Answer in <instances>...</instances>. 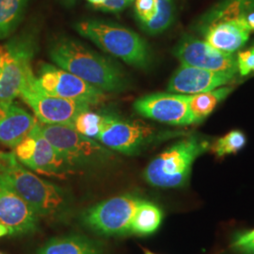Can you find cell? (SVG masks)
Segmentation results:
<instances>
[{
  "mask_svg": "<svg viewBox=\"0 0 254 254\" xmlns=\"http://www.w3.org/2000/svg\"><path fill=\"white\" fill-rule=\"evenodd\" d=\"M49 57L56 66L101 91L121 92L128 87L127 75L120 66L74 39H57L49 47Z\"/></svg>",
  "mask_w": 254,
  "mask_h": 254,
  "instance_id": "cell-1",
  "label": "cell"
},
{
  "mask_svg": "<svg viewBox=\"0 0 254 254\" xmlns=\"http://www.w3.org/2000/svg\"><path fill=\"white\" fill-rule=\"evenodd\" d=\"M0 180L26 200L39 218H62L70 210L72 200L66 190L27 170L13 152H0Z\"/></svg>",
  "mask_w": 254,
  "mask_h": 254,
  "instance_id": "cell-2",
  "label": "cell"
},
{
  "mask_svg": "<svg viewBox=\"0 0 254 254\" xmlns=\"http://www.w3.org/2000/svg\"><path fill=\"white\" fill-rule=\"evenodd\" d=\"M210 146L208 139L198 135L182 138L150 162L143 173L144 179L155 188L185 187L195 160L206 153Z\"/></svg>",
  "mask_w": 254,
  "mask_h": 254,
  "instance_id": "cell-3",
  "label": "cell"
},
{
  "mask_svg": "<svg viewBox=\"0 0 254 254\" xmlns=\"http://www.w3.org/2000/svg\"><path fill=\"white\" fill-rule=\"evenodd\" d=\"M74 29L89 39L104 52L139 69L151 64V53L145 41L127 27L103 20H83Z\"/></svg>",
  "mask_w": 254,
  "mask_h": 254,
  "instance_id": "cell-4",
  "label": "cell"
},
{
  "mask_svg": "<svg viewBox=\"0 0 254 254\" xmlns=\"http://www.w3.org/2000/svg\"><path fill=\"white\" fill-rule=\"evenodd\" d=\"M37 51L36 33L26 30L0 46V102L13 103L31 72Z\"/></svg>",
  "mask_w": 254,
  "mask_h": 254,
  "instance_id": "cell-5",
  "label": "cell"
},
{
  "mask_svg": "<svg viewBox=\"0 0 254 254\" xmlns=\"http://www.w3.org/2000/svg\"><path fill=\"white\" fill-rule=\"evenodd\" d=\"M43 136L54 146L73 170L99 167L113 159V152L97 140L84 136L73 127L39 123Z\"/></svg>",
  "mask_w": 254,
  "mask_h": 254,
  "instance_id": "cell-6",
  "label": "cell"
},
{
  "mask_svg": "<svg viewBox=\"0 0 254 254\" xmlns=\"http://www.w3.org/2000/svg\"><path fill=\"white\" fill-rule=\"evenodd\" d=\"M173 136H175L173 133H161L140 120L103 114L100 132L96 140L111 151L136 155L155 142Z\"/></svg>",
  "mask_w": 254,
  "mask_h": 254,
  "instance_id": "cell-7",
  "label": "cell"
},
{
  "mask_svg": "<svg viewBox=\"0 0 254 254\" xmlns=\"http://www.w3.org/2000/svg\"><path fill=\"white\" fill-rule=\"evenodd\" d=\"M142 198L135 194L112 197L86 209L83 224L101 236H126L131 234V223Z\"/></svg>",
  "mask_w": 254,
  "mask_h": 254,
  "instance_id": "cell-8",
  "label": "cell"
},
{
  "mask_svg": "<svg viewBox=\"0 0 254 254\" xmlns=\"http://www.w3.org/2000/svg\"><path fill=\"white\" fill-rule=\"evenodd\" d=\"M19 97L33 110L36 119L43 125H62L72 127L74 118L91 106L76 101L51 95L44 91L33 72L27 75Z\"/></svg>",
  "mask_w": 254,
  "mask_h": 254,
  "instance_id": "cell-9",
  "label": "cell"
},
{
  "mask_svg": "<svg viewBox=\"0 0 254 254\" xmlns=\"http://www.w3.org/2000/svg\"><path fill=\"white\" fill-rule=\"evenodd\" d=\"M36 77L40 87L54 96L84 103L91 107L100 105L108 99L105 91L56 65L42 64Z\"/></svg>",
  "mask_w": 254,
  "mask_h": 254,
  "instance_id": "cell-10",
  "label": "cell"
},
{
  "mask_svg": "<svg viewBox=\"0 0 254 254\" xmlns=\"http://www.w3.org/2000/svg\"><path fill=\"white\" fill-rule=\"evenodd\" d=\"M13 153L20 163L40 174L64 177L73 172V168L66 162L62 154L43 136L39 122L14 148Z\"/></svg>",
  "mask_w": 254,
  "mask_h": 254,
  "instance_id": "cell-11",
  "label": "cell"
},
{
  "mask_svg": "<svg viewBox=\"0 0 254 254\" xmlns=\"http://www.w3.org/2000/svg\"><path fill=\"white\" fill-rule=\"evenodd\" d=\"M173 55L182 65L197 67L213 72L238 73L236 57L224 53L205 41L192 35L183 36L173 49Z\"/></svg>",
  "mask_w": 254,
  "mask_h": 254,
  "instance_id": "cell-12",
  "label": "cell"
},
{
  "mask_svg": "<svg viewBox=\"0 0 254 254\" xmlns=\"http://www.w3.org/2000/svg\"><path fill=\"white\" fill-rule=\"evenodd\" d=\"M134 109L145 117L171 126H191L195 122L189 108V95L158 92L135 102Z\"/></svg>",
  "mask_w": 254,
  "mask_h": 254,
  "instance_id": "cell-13",
  "label": "cell"
},
{
  "mask_svg": "<svg viewBox=\"0 0 254 254\" xmlns=\"http://www.w3.org/2000/svg\"><path fill=\"white\" fill-rule=\"evenodd\" d=\"M0 224L8 228L12 236L33 234L40 224V218L32 207L1 180Z\"/></svg>",
  "mask_w": 254,
  "mask_h": 254,
  "instance_id": "cell-14",
  "label": "cell"
},
{
  "mask_svg": "<svg viewBox=\"0 0 254 254\" xmlns=\"http://www.w3.org/2000/svg\"><path fill=\"white\" fill-rule=\"evenodd\" d=\"M236 74L222 72H213L181 65L172 75L168 91L173 93L192 95L213 91L234 81Z\"/></svg>",
  "mask_w": 254,
  "mask_h": 254,
  "instance_id": "cell-15",
  "label": "cell"
},
{
  "mask_svg": "<svg viewBox=\"0 0 254 254\" xmlns=\"http://www.w3.org/2000/svg\"><path fill=\"white\" fill-rule=\"evenodd\" d=\"M204 41L224 53L234 54L244 46L251 36V29L245 18L220 22L205 27L199 32Z\"/></svg>",
  "mask_w": 254,
  "mask_h": 254,
  "instance_id": "cell-16",
  "label": "cell"
},
{
  "mask_svg": "<svg viewBox=\"0 0 254 254\" xmlns=\"http://www.w3.org/2000/svg\"><path fill=\"white\" fill-rule=\"evenodd\" d=\"M38 120L13 103L0 102V143L15 148L36 127Z\"/></svg>",
  "mask_w": 254,
  "mask_h": 254,
  "instance_id": "cell-17",
  "label": "cell"
},
{
  "mask_svg": "<svg viewBox=\"0 0 254 254\" xmlns=\"http://www.w3.org/2000/svg\"><path fill=\"white\" fill-rule=\"evenodd\" d=\"M253 11L254 0H219L198 19L194 28L199 33L213 24L246 18Z\"/></svg>",
  "mask_w": 254,
  "mask_h": 254,
  "instance_id": "cell-18",
  "label": "cell"
},
{
  "mask_svg": "<svg viewBox=\"0 0 254 254\" xmlns=\"http://www.w3.org/2000/svg\"><path fill=\"white\" fill-rule=\"evenodd\" d=\"M37 254H105V252L100 242L80 234H70L51 238Z\"/></svg>",
  "mask_w": 254,
  "mask_h": 254,
  "instance_id": "cell-19",
  "label": "cell"
},
{
  "mask_svg": "<svg viewBox=\"0 0 254 254\" xmlns=\"http://www.w3.org/2000/svg\"><path fill=\"white\" fill-rule=\"evenodd\" d=\"M163 213L155 203L142 200L136 207L131 223V234L137 236L152 235L159 228Z\"/></svg>",
  "mask_w": 254,
  "mask_h": 254,
  "instance_id": "cell-20",
  "label": "cell"
},
{
  "mask_svg": "<svg viewBox=\"0 0 254 254\" xmlns=\"http://www.w3.org/2000/svg\"><path fill=\"white\" fill-rule=\"evenodd\" d=\"M232 89L224 87L213 91L189 95V108L195 124H199L212 113L218 104L231 93Z\"/></svg>",
  "mask_w": 254,
  "mask_h": 254,
  "instance_id": "cell-21",
  "label": "cell"
},
{
  "mask_svg": "<svg viewBox=\"0 0 254 254\" xmlns=\"http://www.w3.org/2000/svg\"><path fill=\"white\" fill-rule=\"evenodd\" d=\"M30 0H0V39L12 34L25 16Z\"/></svg>",
  "mask_w": 254,
  "mask_h": 254,
  "instance_id": "cell-22",
  "label": "cell"
},
{
  "mask_svg": "<svg viewBox=\"0 0 254 254\" xmlns=\"http://www.w3.org/2000/svg\"><path fill=\"white\" fill-rule=\"evenodd\" d=\"M175 13L173 0H156V9L154 17L141 27L151 35L165 31L173 24Z\"/></svg>",
  "mask_w": 254,
  "mask_h": 254,
  "instance_id": "cell-23",
  "label": "cell"
},
{
  "mask_svg": "<svg viewBox=\"0 0 254 254\" xmlns=\"http://www.w3.org/2000/svg\"><path fill=\"white\" fill-rule=\"evenodd\" d=\"M247 139L244 133L238 130L229 132L227 135L219 137L212 145L210 149L212 153L218 157H223L227 154L238 153L246 145Z\"/></svg>",
  "mask_w": 254,
  "mask_h": 254,
  "instance_id": "cell-24",
  "label": "cell"
},
{
  "mask_svg": "<svg viewBox=\"0 0 254 254\" xmlns=\"http://www.w3.org/2000/svg\"><path fill=\"white\" fill-rule=\"evenodd\" d=\"M103 121L102 113L92 112L91 109L82 111L74 120L72 127L74 130L82 135L91 137L96 140L100 132L101 126Z\"/></svg>",
  "mask_w": 254,
  "mask_h": 254,
  "instance_id": "cell-25",
  "label": "cell"
},
{
  "mask_svg": "<svg viewBox=\"0 0 254 254\" xmlns=\"http://www.w3.org/2000/svg\"><path fill=\"white\" fill-rule=\"evenodd\" d=\"M135 14L140 26L151 21L155 14L156 0H134Z\"/></svg>",
  "mask_w": 254,
  "mask_h": 254,
  "instance_id": "cell-26",
  "label": "cell"
},
{
  "mask_svg": "<svg viewBox=\"0 0 254 254\" xmlns=\"http://www.w3.org/2000/svg\"><path fill=\"white\" fill-rule=\"evenodd\" d=\"M237 70L241 76H246L254 72V46L236 56Z\"/></svg>",
  "mask_w": 254,
  "mask_h": 254,
  "instance_id": "cell-27",
  "label": "cell"
},
{
  "mask_svg": "<svg viewBox=\"0 0 254 254\" xmlns=\"http://www.w3.org/2000/svg\"><path fill=\"white\" fill-rule=\"evenodd\" d=\"M232 247L238 253L243 254H254V237L244 238L236 234Z\"/></svg>",
  "mask_w": 254,
  "mask_h": 254,
  "instance_id": "cell-28",
  "label": "cell"
},
{
  "mask_svg": "<svg viewBox=\"0 0 254 254\" xmlns=\"http://www.w3.org/2000/svg\"><path fill=\"white\" fill-rule=\"evenodd\" d=\"M131 4L128 0H105L104 3L98 7V9L107 12H120Z\"/></svg>",
  "mask_w": 254,
  "mask_h": 254,
  "instance_id": "cell-29",
  "label": "cell"
},
{
  "mask_svg": "<svg viewBox=\"0 0 254 254\" xmlns=\"http://www.w3.org/2000/svg\"><path fill=\"white\" fill-rule=\"evenodd\" d=\"M245 19L248 27L251 29V31L253 32V31H254V11L249 13V14L246 16Z\"/></svg>",
  "mask_w": 254,
  "mask_h": 254,
  "instance_id": "cell-30",
  "label": "cell"
},
{
  "mask_svg": "<svg viewBox=\"0 0 254 254\" xmlns=\"http://www.w3.org/2000/svg\"><path fill=\"white\" fill-rule=\"evenodd\" d=\"M61 3L65 6V7H68V8H71L73 7V5L76 3L77 0H60Z\"/></svg>",
  "mask_w": 254,
  "mask_h": 254,
  "instance_id": "cell-31",
  "label": "cell"
},
{
  "mask_svg": "<svg viewBox=\"0 0 254 254\" xmlns=\"http://www.w3.org/2000/svg\"><path fill=\"white\" fill-rule=\"evenodd\" d=\"M237 235L241 236V237H244V238H254V230H253V231H248V232H245V233H238Z\"/></svg>",
  "mask_w": 254,
  "mask_h": 254,
  "instance_id": "cell-32",
  "label": "cell"
},
{
  "mask_svg": "<svg viewBox=\"0 0 254 254\" xmlns=\"http://www.w3.org/2000/svg\"><path fill=\"white\" fill-rule=\"evenodd\" d=\"M87 1H88L90 4H91L94 8L98 9V7L104 3L105 0H87Z\"/></svg>",
  "mask_w": 254,
  "mask_h": 254,
  "instance_id": "cell-33",
  "label": "cell"
},
{
  "mask_svg": "<svg viewBox=\"0 0 254 254\" xmlns=\"http://www.w3.org/2000/svg\"><path fill=\"white\" fill-rule=\"evenodd\" d=\"M8 235H9V229L0 224V237H3V236H8Z\"/></svg>",
  "mask_w": 254,
  "mask_h": 254,
  "instance_id": "cell-34",
  "label": "cell"
},
{
  "mask_svg": "<svg viewBox=\"0 0 254 254\" xmlns=\"http://www.w3.org/2000/svg\"><path fill=\"white\" fill-rule=\"evenodd\" d=\"M144 254H154V253H152V252H150V251H149V250H145V249H144Z\"/></svg>",
  "mask_w": 254,
  "mask_h": 254,
  "instance_id": "cell-35",
  "label": "cell"
},
{
  "mask_svg": "<svg viewBox=\"0 0 254 254\" xmlns=\"http://www.w3.org/2000/svg\"><path fill=\"white\" fill-rule=\"evenodd\" d=\"M128 1H129V2H131V3H132V2H133V1H134V0H128Z\"/></svg>",
  "mask_w": 254,
  "mask_h": 254,
  "instance_id": "cell-36",
  "label": "cell"
},
{
  "mask_svg": "<svg viewBox=\"0 0 254 254\" xmlns=\"http://www.w3.org/2000/svg\"><path fill=\"white\" fill-rule=\"evenodd\" d=\"M0 254H4V253H1V252H0Z\"/></svg>",
  "mask_w": 254,
  "mask_h": 254,
  "instance_id": "cell-37",
  "label": "cell"
}]
</instances>
